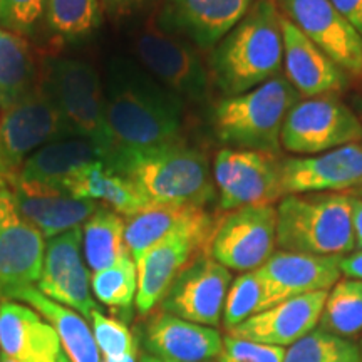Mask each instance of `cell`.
Here are the masks:
<instances>
[{
	"instance_id": "6da1fadb",
	"label": "cell",
	"mask_w": 362,
	"mask_h": 362,
	"mask_svg": "<svg viewBox=\"0 0 362 362\" xmlns=\"http://www.w3.org/2000/svg\"><path fill=\"white\" fill-rule=\"evenodd\" d=\"M106 121L115 148H146L181 141L183 99L116 59L106 83Z\"/></svg>"
},
{
	"instance_id": "7a4b0ae2",
	"label": "cell",
	"mask_w": 362,
	"mask_h": 362,
	"mask_svg": "<svg viewBox=\"0 0 362 362\" xmlns=\"http://www.w3.org/2000/svg\"><path fill=\"white\" fill-rule=\"evenodd\" d=\"M106 165L129 181L149 206L203 208L215 198L206 156L183 141L146 148H115Z\"/></svg>"
},
{
	"instance_id": "3957f363",
	"label": "cell",
	"mask_w": 362,
	"mask_h": 362,
	"mask_svg": "<svg viewBox=\"0 0 362 362\" xmlns=\"http://www.w3.org/2000/svg\"><path fill=\"white\" fill-rule=\"evenodd\" d=\"M282 67V13L275 0L253 4L210 57L211 76L226 98L277 78Z\"/></svg>"
},
{
	"instance_id": "277c9868",
	"label": "cell",
	"mask_w": 362,
	"mask_h": 362,
	"mask_svg": "<svg viewBox=\"0 0 362 362\" xmlns=\"http://www.w3.org/2000/svg\"><path fill=\"white\" fill-rule=\"evenodd\" d=\"M277 247L307 255L356 250L349 194H285L277 206Z\"/></svg>"
},
{
	"instance_id": "5b68a950",
	"label": "cell",
	"mask_w": 362,
	"mask_h": 362,
	"mask_svg": "<svg viewBox=\"0 0 362 362\" xmlns=\"http://www.w3.org/2000/svg\"><path fill=\"white\" fill-rule=\"evenodd\" d=\"M300 96L284 76L247 93L228 96L214 111L215 133L228 148L250 149L277 156L280 134L288 111Z\"/></svg>"
},
{
	"instance_id": "8992f818",
	"label": "cell",
	"mask_w": 362,
	"mask_h": 362,
	"mask_svg": "<svg viewBox=\"0 0 362 362\" xmlns=\"http://www.w3.org/2000/svg\"><path fill=\"white\" fill-rule=\"evenodd\" d=\"M67 136L74 134L42 74L21 101L4 110L0 116V171L8 185L33 153Z\"/></svg>"
},
{
	"instance_id": "52a82bcc",
	"label": "cell",
	"mask_w": 362,
	"mask_h": 362,
	"mask_svg": "<svg viewBox=\"0 0 362 362\" xmlns=\"http://www.w3.org/2000/svg\"><path fill=\"white\" fill-rule=\"evenodd\" d=\"M44 78L72 134L98 144L110 156L115 143L106 121V93L96 67L81 59H49Z\"/></svg>"
},
{
	"instance_id": "ba28073f",
	"label": "cell",
	"mask_w": 362,
	"mask_h": 362,
	"mask_svg": "<svg viewBox=\"0 0 362 362\" xmlns=\"http://www.w3.org/2000/svg\"><path fill=\"white\" fill-rule=\"evenodd\" d=\"M215 221L205 210H198L192 220L155 243L138 262L136 307L146 315L166 297L175 279L202 250H206Z\"/></svg>"
},
{
	"instance_id": "9c48e42d",
	"label": "cell",
	"mask_w": 362,
	"mask_h": 362,
	"mask_svg": "<svg viewBox=\"0 0 362 362\" xmlns=\"http://www.w3.org/2000/svg\"><path fill=\"white\" fill-rule=\"evenodd\" d=\"M362 139V123L334 96L300 99L288 111L280 144L298 156H314Z\"/></svg>"
},
{
	"instance_id": "30bf717a",
	"label": "cell",
	"mask_w": 362,
	"mask_h": 362,
	"mask_svg": "<svg viewBox=\"0 0 362 362\" xmlns=\"http://www.w3.org/2000/svg\"><path fill=\"white\" fill-rule=\"evenodd\" d=\"M277 247V208L243 206L228 211L208 240L205 253L228 270L260 269Z\"/></svg>"
},
{
	"instance_id": "8fae6325",
	"label": "cell",
	"mask_w": 362,
	"mask_h": 362,
	"mask_svg": "<svg viewBox=\"0 0 362 362\" xmlns=\"http://www.w3.org/2000/svg\"><path fill=\"white\" fill-rule=\"evenodd\" d=\"M214 181L221 210L272 205L284 194L282 161L250 149L223 148L216 153Z\"/></svg>"
},
{
	"instance_id": "7c38bea8",
	"label": "cell",
	"mask_w": 362,
	"mask_h": 362,
	"mask_svg": "<svg viewBox=\"0 0 362 362\" xmlns=\"http://www.w3.org/2000/svg\"><path fill=\"white\" fill-rule=\"evenodd\" d=\"M143 66L161 86L181 99L202 101L208 93V72L192 45L166 33L151 17L134 40Z\"/></svg>"
},
{
	"instance_id": "4fadbf2b",
	"label": "cell",
	"mask_w": 362,
	"mask_h": 362,
	"mask_svg": "<svg viewBox=\"0 0 362 362\" xmlns=\"http://www.w3.org/2000/svg\"><path fill=\"white\" fill-rule=\"evenodd\" d=\"M279 11L334 64L362 76V37L330 0H275Z\"/></svg>"
},
{
	"instance_id": "5bb4252c",
	"label": "cell",
	"mask_w": 362,
	"mask_h": 362,
	"mask_svg": "<svg viewBox=\"0 0 362 362\" xmlns=\"http://www.w3.org/2000/svg\"><path fill=\"white\" fill-rule=\"evenodd\" d=\"M230 284L232 275L226 267L205 252L198 253L175 279L161 300V310L188 322L216 327L223 315Z\"/></svg>"
},
{
	"instance_id": "9a60e30c",
	"label": "cell",
	"mask_w": 362,
	"mask_h": 362,
	"mask_svg": "<svg viewBox=\"0 0 362 362\" xmlns=\"http://www.w3.org/2000/svg\"><path fill=\"white\" fill-rule=\"evenodd\" d=\"M42 233L17 210L11 189L0 193V302L37 284L44 264Z\"/></svg>"
},
{
	"instance_id": "2e32d148",
	"label": "cell",
	"mask_w": 362,
	"mask_h": 362,
	"mask_svg": "<svg viewBox=\"0 0 362 362\" xmlns=\"http://www.w3.org/2000/svg\"><path fill=\"white\" fill-rule=\"evenodd\" d=\"M284 194L337 193L362 188V144L282 161Z\"/></svg>"
},
{
	"instance_id": "e0dca14e",
	"label": "cell",
	"mask_w": 362,
	"mask_h": 362,
	"mask_svg": "<svg viewBox=\"0 0 362 362\" xmlns=\"http://www.w3.org/2000/svg\"><path fill=\"white\" fill-rule=\"evenodd\" d=\"M341 255H307L280 250L274 252L257 272L264 280L272 307L291 297L329 292L341 280Z\"/></svg>"
},
{
	"instance_id": "ac0fdd59",
	"label": "cell",
	"mask_w": 362,
	"mask_h": 362,
	"mask_svg": "<svg viewBox=\"0 0 362 362\" xmlns=\"http://www.w3.org/2000/svg\"><path fill=\"white\" fill-rule=\"evenodd\" d=\"M252 0H166L160 27L200 49L215 47L245 17Z\"/></svg>"
},
{
	"instance_id": "d6986e66",
	"label": "cell",
	"mask_w": 362,
	"mask_h": 362,
	"mask_svg": "<svg viewBox=\"0 0 362 362\" xmlns=\"http://www.w3.org/2000/svg\"><path fill=\"white\" fill-rule=\"evenodd\" d=\"M325 298L327 292L291 297L230 329L228 336L285 349L319 325Z\"/></svg>"
},
{
	"instance_id": "ffe728a7",
	"label": "cell",
	"mask_w": 362,
	"mask_h": 362,
	"mask_svg": "<svg viewBox=\"0 0 362 362\" xmlns=\"http://www.w3.org/2000/svg\"><path fill=\"white\" fill-rule=\"evenodd\" d=\"M11 187L19 214L34 225L44 238L78 228L103 206L94 200L76 198L64 189L44 187L33 181L16 178Z\"/></svg>"
},
{
	"instance_id": "44dd1931",
	"label": "cell",
	"mask_w": 362,
	"mask_h": 362,
	"mask_svg": "<svg viewBox=\"0 0 362 362\" xmlns=\"http://www.w3.org/2000/svg\"><path fill=\"white\" fill-rule=\"evenodd\" d=\"M144 352L168 362H210L218 357L223 337L215 327H206L168 312H156L143 332Z\"/></svg>"
},
{
	"instance_id": "7402d4cb",
	"label": "cell",
	"mask_w": 362,
	"mask_h": 362,
	"mask_svg": "<svg viewBox=\"0 0 362 362\" xmlns=\"http://www.w3.org/2000/svg\"><path fill=\"white\" fill-rule=\"evenodd\" d=\"M285 79L300 99L330 96L346 86V72L282 16Z\"/></svg>"
},
{
	"instance_id": "603a6c76",
	"label": "cell",
	"mask_w": 362,
	"mask_h": 362,
	"mask_svg": "<svg viewBox=\"0 0 362 362\" xmlns=\"http://www.w3.org/2000/svg\"><path fill=\"white\" fill-rule=\"evenodd\" d=\"M0 352L19 362H57L62 354L56 329L13 300L0 302Z\"/></svg>"
},
{
	"instance_id": "cb8c5ba5",
	"label": "cell",
	"mask_w": 362,
	"mask_h": 362,
	"mask_svg": "<svg viewBox=\"0 0 362 362\" xmlns=\"http://www.w3.org/2000/svg\"><path fill=\"white\" fill-rule=\"evenodd\" d=\"M107 160V153L84 138L59 139L27 158L17 178L51 188H64L66 181L94 161Z\"/></svg>"
},
{
	"instance_id": "d4e9b609",
	"label": "cell",
	"mask_w": 362,
	"mask_h": 362,
	"mask_svg": "<svg viewBox=\"0 0 362 362\" xmlns=\"http://www.w3.org/2000/svg\"><path fill=\"white\" fill-rule=\"evenodd\" d=\"M13 298L29 304L56 329L69 362H103L93 330L83 315L45 297L35 285L22 288Z\"/></svg>"
},
{
	"instance_id": "484cf974",
	"label": "cell",
	"mask_w": 362,
	"mask_h": 362,
	"mask_svg": "<svg viewBox=\"0 0 362 362\" xmlns=\"http://www.w3.org/2000/svg\"><path fill=\"white\" fill-rule=\"evenodd\" d=\"M66 193L83 200L103 202L116 214L133 216L149 205L131 187L129 181L115 173L104 161H94L74 173L64 185Z\"/></svg>"
},
{
	"instance_id": "4316f807",
	"label": "cell",
	"mask_w": 362,
	"mask_h": 362,
	"mask_svg": "<svg viewBox=\"0 0 362 362\" xmlns=\"http://www.w3.org/2000/svg\"><path fill=\"white\" fill-rule=\"evenodd\" d=\"M37 81V66L29 40L0 27V110L21 101Z\"/></svg>"
},
{
	"instance_id": "83f0119b",
	"label": "cell",
	"mask_w": 362,
	"mask_h": 362,
	"mask_svg": "<svg viewBox=\"0 0 362 362\" xmlns=\"http://www.w3.org/2000/svg\"><path fill=\"white\" fill-rule=\"evenodd\" d=\"M202 210L200 206L183 205H156L139 211L124 220V242L134 262Z\"/></svg>"
},
{
	"instance_id": "f1b7e54d",
	"label": "cell",
	"mask_w": 362,
	"mask_h": 362,
	"mask_svg": "<svg viewBox=\"0 0 362 362\" xmlns=\"http://www.w3.org/2000/svg\"><path fill=\"white\" fill-rule=\"evenodd\" d=\"M124 226L121 215L104 205L83 225L84 259L90 274L131 255L124 242Z\"/></svg>"
},
{
	"instance_id": "f546056e",
	"label": "cell",
	"mask_w": 362,
	"mask_h": 362,
	"mask_svg": "<svg viewBox=\"0 0 362 362\" xmlns=\"http://www.w3.org/2000/svg\"><path fill=\"white\" fill-rule=\"evenodd\" d=\"M320 329L351 339L362 330V280L341 279L327 292L320 314Z\"/></svg>"
},
{
	"instance_id": "4dcf8cb0",
	"label": "cell",
	"mask_w": 362,
	"mask_h": 362,
	"mask_svg": "<svg viewBox=\"0 0 362 362\" xmlns=\"http://www.w3.org/2000/svg\"><path fill=\"white\" fill-rule=\"evenodd\" d=\"M99 0H47L45 24L57 37L79 40L101 25Z\"/></svg>"
},
{
	"instance_id": "1f68e13d",
	"label": "cell",
	"mask_w": 362,
	"mask_h": 362,
	"mask_svg": "<svg viewBox=\"0 0 362 362\" xmlns=\"http://www.w3.org/2000/svg\"><path fill=\"white\" fill-rule=\"evenodd\" d=\"M90 288L104 305L129 310L138 293V269L133 257L126 255L117 264L90 274Z\"/></svg>"
},
{
	"instance_id": "d6a6232c",
	"label": "cell",
	"mask_w": 362,
	"mask_h": 362,
	"mask_svg": "<svg viewBox=\"0 0 362 362\" xmlns=\"http://www.w3.org/2000/svg\"><path fill=\"white\" fill-rule=\"evenodd\" d=\"M282 362H362V357L356 342L314 329L285 349Z\"/></svg>"
},
{
	"instance_id": "836d02e7",
	"label": "cell",
	"mask_w": 362,
	"mask_h": 362,
	"mask_svg": "<svg viewBox=\"0 0 362 362\" xmlns=\"http://www.w3.org/2000/svg\"><path fill=\"white\" fill-rule=\"evenodd\" d=\"M270 307L269 293L259 272H243L230 284L223 305V325L226 330L237 327L252 315Z\"/></svg>"
},
{
	"instance_id": "e575fe53",
	"label": "cell",
	"mask_w": 362,
	"mask_h": 362,
	"mask_svg": "<svg viewBox=\"0 0 362 362\" xmlns=\"http://www.w3.org/2000/svg\"><path fill=\"white\" fill-rule=\"evenodd\" d=\"M90 322H93L94 339L104 357L121 359L131 352H136L134 337L123 320L111 319L96 309L90 314Z\"/></svg>"
},
{
	"instance_id": "d590c367",
	"label": "cell",
	"mask_w": 362,
	"mask_h": 362,
	"mask_svg": "<svg viewBox=\"0 0 362 362\" xmlns=\"http://www.w3.org/2000/svg\"><path fill=\"white\" fill-rule=\"evenodd\" d=\"M47 0H0V27L30 37L45 19Z\"/></svg>"
},
{
	"instance_id": "8d00e7d4",
	"label": "cell",
	"mask_w": 362,
	"mask_h": 362,
	"mask_svg": "<svg viewBox=\"0 0 362 362\" xmlns=\"http://www.w3.org/2000/svg\"><path fill=\"white\" fill-rule=\"evenodd\" d=\"M284 356V347L265 346V344L226 336L218 362H282Z\"/></svg>"
},
{
	"instance_id": "74e56055",
	"label": "cell",
	"mask_w": 362,
	"mask_h": 362,
	"mask_svg": "<svg viewBox=\"0 0 362 362\" xmlns=\"http://www.w3.org/2000/svg\"><path fill=\"white\" fill-rule=\"evenodd\" d=\"M362 37V0H330Z\"/></svg>"
},
{
	"instance_id": "f35d334b",
	"label": "cell",
	"mask_w": 362,
	"mask_h": 362,
	"mask_svg": "<svg viewBox=\"0 0 362 362\" xmlns=\"http://www.w3.org/2000/svg\"><path fill=\"white\" fill-rule=\"evenodd\" d=\"M148 0H99L103 12L111 17H126L143 7Z\"/></svg>"
},
{
	"instance_id": "ab89813d",
	"label": "cell",
	"mask_w": 362,
	"mask_h": 362,
	"mask_svg": "<svg viewBox=\"0 0 362 362\" xmlns=\"http://www.w3.org/2000/svg\"><path fill=\"white\" fill-rule=\"evenodd\" d=\"M341 270L342 275H346L347 279L362 280V250H357L351 253V255L342 257Z\"/></svg>"
},
{
	"instance_id": "60d3db41",
	"label": "cell",
	"mask_w": 362,
	"mask_h": 362,
	"mask_svg": "<svg viewBox=\"0 0 362 362\" xmlns=\"http://www.w3.org/2000/svg\"><path fill=\"white\" fill-rule=\"evenodd\" d=\"M351 216L356 250H362V198L351 197Z\"/></svg>"
},
{
	"instance_id": "b9f144b4",
	"label": "cell",
	"mask_w": 362,
	"mask_h": 362,
	"mask_svg": "<svg viewBox=\"0 0 362 362\" xmlns=\"http://www.w3.org/2000/svg\"><path fill=\"white\" fill-rule=\"evenodd\" d=\"M103 362H138V359H136V352H131V354L121 357V359H110V357H104Z\"/></svg>"
},
{
	"instance_id": "7bdbcfd3",
	"label": "cell",
	"mask_w": 362,
	"mask_h": 362,
	"mask_svg": "<svg viewBox=\"0 0 362 362\" xmlns=\"http://www.w3.org/2000/svg\"><path fill=\"white\" fill-rule=\"evenodd\" d=\"M138 362H168V361H163V359H158V357H153L149 356L144 352V354H141V357H139Z\"/></svg>"
},
{
	"instance_id": "ee69618b",
	"label": "cell",
	"mask_w": 362,
	"mask_h": 362,
	"mask_svg": "<svg viewBox=\"0 0 362 362\" xmlns=\"http://www.w3.org/2000/svg\"><path fill=\"white\" fill-rule=\"evenodd\" d=\"M7 185H8L7 178L2 175V171H0V193H2L4 189H7Z\"/></svg>"
},
{
	"instance_id": "f6af8a7d",
	"label": "cell",
	"mask_w": 362,
	"mask_h": 362,
	"mask_svg": "<svg viewBox=\"0 0 362 362\" xmlns=\"http://www.w3.org/2000/svg\"><path fill=\"white\" fill-rule=\"evenodd\" d=\"M0 362H19V361L12 359V357H8V356L2 354V352H0Z\"/></svg>"
},
{
	"instance_id": "bcb514c9",
	"label": "cell",
	"mask_w": 362,
	"mask_h": 362,
	"mask_svg": "<svg viewBox=\"0 0 362 362\" xmlns=\"http://www.w3.org/2000/svg\"><path fill=\"white\" fill-rule=\"evenodd\" d=\"M57 362H69V359H67L66 354H61V357H59Z\"/></svg>"
},
{
	"instance_id": "7dc6e473",
	"label": "cell",
	"mask_w": 362,
	"mask_h": 362,
	"mask_svg": "<svg viewBox=\"0 0 362 362\" xmlns=\"http://www.w3.org/2000/svg\"><path fill=\"white\" fill-rule=\"evenodd\" d=\"M357 193H359V194H361V197H362V188H359V189H357Z\"/></svg>"
},
{
	"instance_id": "c3c4849f",
	"label": "cell",
	"mask_w": 362,
	"mask_h": 362,
	"mask_svg": "<svg viewBox=\"0 0 362 362\" xmlns=\"http://www.w3.org/2000/svg\"><path fill=\"white\" fill-rule=\"evenodd\" d=\"M361 357H362V344H361Z\"/></svg>"
}]
</instances>
